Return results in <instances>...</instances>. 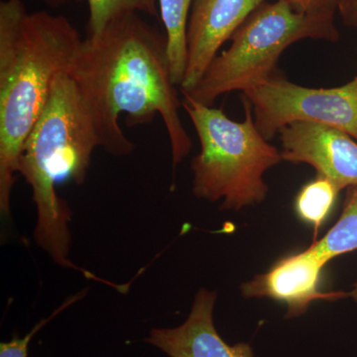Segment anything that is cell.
I'll list each match as a JSON object with an SVG mask.
<instances>
[{"label": "cell", "mask_w": 357, "mask_h": 357, "mask_svg": "<svg viewBox=\"0 0 357 357\" xmlns=\"http://www.w3.org/2000/svg\"><path fill=\"white\" fill-rule=\"evenodd\" d=\"M69 72L107 153L121 157L134 150L119 123L122 114L128 128L161 116L174 168L191 151V137L178 114L182 105L171 75L166 34L141 14L121 16L102 34L84 39Z\"/></svg>", "instance_id": "cell-1"}, {"label": "cell", "mask_w": 357, "mask_h": 357, "mask_svg": "<svg viewBox=\"0 0 357 357\" xmlns=\"http://www.w3.org/2000/svg\"><path fill=\"white\" fill-rule=\"evenodd\" d=\"M64 16L28 13L22 0L0 2V211L10 215L18 162L59 74L83 43Z\"/></svg>", "instance_id": "cell-2"}, {"label": "cell", "mask_w": 357, "mask_h": 357, "mask_svg": "<svg viewBox=\"0 0 357 357\" xmlns=\"http://www.w3.org/2000/svg\"><path fill=\"white\" fill-rule=\"evenodd\" d=\"M69 70L56 77L48 102L25 141L17 173L32 189L36 243L61 266L100 282L102 278L69 258L73 213L56 192L58 183L84 184L93 151L102 147L88 105Z\"/></svg>", "instance_id": "cell-3"}, {"label": "cell", "mask_w": 357, "mask_h": 357, "mask_svg": "<svg viewBox=\"0 0 357 357\" xmlns=\"http://www.w3.org/2000/svg\"><path fill=\"white\" fill-rule=\"evenodd\" d=\"M243 102V122L188 96L181 102L201 144L191 163L192 192L210 202L222 199L223 210L239 211L264 201L268 187L263 175L283 160L256 128L252 107L244 96Z\"/></svg>", "instance_id": "cell-4"}, {"label": "cell", "mask_w": 357, "mask_h": 357, "mask_svg": "<svg viewBox=\"0 0 357 357\" xmlns=\"http://www.w3.org/2000/svg\"><path fill=\"white\" fill-rule=\"evenodd\" d=\"M340 37L332 14L298 13L286 0L264 2L236 30L229 48L213 59L196 86L182 95L211 107L220 96L246 91L271 77L282 53L296 42H337Z\"/></svg>", "instance_id": "cell-5"}, {"label": "cell", "mask_w": 357, "mask_h": 357, "mask_svg": "<svg viewBox=\"0 0 357 357\" xmlns=\"http://www.w3.org/2000/svg\"><path fill=\"white\" fill-rule=\"evenodd\" d=\"M256 128L268 141L293 122H316L340 129L357 141V76L333 89L305 88L274 73L243 91Z\"/></svg>", "instance_id": "cell-6"}, {"label": "cell", "mask_w": 357, "mask_h": 357, "mask_svg": "<svg viewBox=\"0 0 357 357\" xmlns=\"http://www.w3.org/2000/svg\"><path fill=\"white\" fill-rule=\"evenodd\" d=\"M279 134L283 161L309 164L340 192L357 185V141L344 131L300 121L288 124Z\"/></svg>", "instance_id": "cell-7"}, {"label": "cell", "mask_w": 357, "mask_h": 357, "mask_svg": "<svg viewBox=\"0 0 357 357\" xmlns=\"http://www.w3.org/2000/svg\"><path fill=\"white\" fill-rule=\"evenodd\" d=\"M267 0H194L187 29V65L182 93H188L225 42Z\"/></svg>", "instance_id": "cell-8"}, {"label": "cell", "mask_w": 357, "mask_h": 357, "mask_svg": "<svg viewBox=\"0 0 357 357\" xmlns=\"http://www.w3.org/2000/svg\"><path fill=\"white\" fill-rule=\"evenodd\" d=\"M324 261L310 246L307 250L287 256L267 273L257 275L241 286L246 298H270L287 305L286 318L302 316L314 300L335 301L347 293H324L319 290Z\"/></svg>", "instance_id": "cell-9"}, {"label": "cell", "mask_w": 357, "mask_h": 357, "mask_svg": "<svg viewBox=\"0 0 357 357\" xmlns=\"http://www.w3.org/2000/svg\"><path fill=\"white\" fill-rule=\"evenodd\" d=\"M217 293L201 289L185 323L177 328H155L145 340L169 357H255L245 342L229 345L213 324Z\"/></svg>", "instance_id": "cell-10"}, {"label": "cell", "mask_w": 357, "mask_h": 357, "mask_svg": "<svg viewBox=\"0 0 357 357\" xmlns=\"http://www.w3.org/2000/svg\"><path fill=\"white\" fill-rule=\"evenodd\" d=\"M194 0H158L174 84L180 88L187 65V29Z\"/></svg>", "instance_id": "cell-11"}, {"label": "cell", "mask_w": 357, "mask_h": 357, "mask_svg": "<svg viewBox=\"0 0 357 357\" xmlns=\"http://www.w3.org/2000/svg\"><path fill=\"white\" fill-rule=\"evenodd\" d=\"M311 248L326 263L337 256L357 250V185L347 188L344 211L337 222Z\"/></svg>", "instance_id": "cell-12"}, {"label": "cell", "mask_w": 357, "mask_h": 357, "mask_svg": "<svg viewBox=\"0 0 357 357\" xmlns=\"http://www.w3.org/2000/svg\"><path fill=\"white\" fill-rule=\"evenodd\" d=\"M89 6V36L96 37L112 21L131 13L160 16L158 0H86Z\"/></svg>", "instance_id": "cell-13"}, {"label": "cell", "mask_w": 357, "mask_h": 357, "mask_svg": "<svg viewBox=\"0 0 357 357\" xmlns=\"http://www.w3.org/2000/svg\"><path fill=\"white\" fill-rule=\"evenodd\" d=\"M338 192L330 180L317 176L316 180L305 185L298 195L296 201L298 215L318 230L332 210Z\"/></svg>", "instance_id": "cell-14"}, {"label": "cell", "mask_w": 357, "mask_h": 357, "mask_svg": "<svg viewBox=\"0 0 357 357\" xmlns=\"http://www.w3.org/2000/svg\"><path fill=\"white\" fill-rule=\"evenodd\" d=\"M86 290L82 291V292L77 293L76 295L73 296V297L69 298L67 301H65L62 306L56 310L48 318L42 319V321L37 324V325L30 331V333H28L24 337H14L13 340H9V342H1V344H0V357H28V349H29V344L30 342H31L32 337H34L48 321H50L54 317L57 316L61 312L69 307L70 305L76 303L77 301L81 300L82 298L86 295Z\"/></svg>", "instance_id": "cell-15"}, {"label": "cell", "mask_w": 357, "mask_h": 357, "mask_svg": "<svg viewBox=\"0 0 357 357\" xmlns=\"http://www.w3.org/2000/svg\"><path fill=\"white\" fill-rule=\"evenodd\" d=\"M298 13L304 14H332L337 10L340 0H286Z\"/></svg>", "instance_id": "cell-16"}, {"label": "cell", "mask_w": 357, "mask_h": 357, "mask_svg": "<svg viewBox=\"0 0 357 357\" xmlns=\"http://www.w3.org/2000/svg\"><path fill=\"white\" fill-rule=\"evenodd\" d=\"M337 10L345 26L357 28V0H340Z\"/></svg>", "instance_id": "cell-17"}, {"label": "cell", "mask_w": 357, "mask_h": 357, "mask_svg": "<svg viewBox=\"0 0 357 357\" xmlns=\"http://www.w3.org/2000/svg\"><path fill=\"white\" fill-rule=\"evenodd\" d=\"M45 3L48 4L49 6L57 7L67 6V4L73 3V2H79L82 0H42Z\"/></svg>", "instance_id": "cell-18"}, {"label": "cell", "mask_w": 357, "mask_h": 357, "mask_svg": "<svg viewBox=\"0 0 357 357\" xmlns=\"http://www.w3.org/2000/svg\"><path fill=\"white\" fill-rule=\"evenodd\" d=\"M347 297H351L354 301H356L357 302V283L356 284V286H354V288L352 289L351 292L347 293Z\"/></svg>", "instance_id": "cell-19"}]
</instances>
